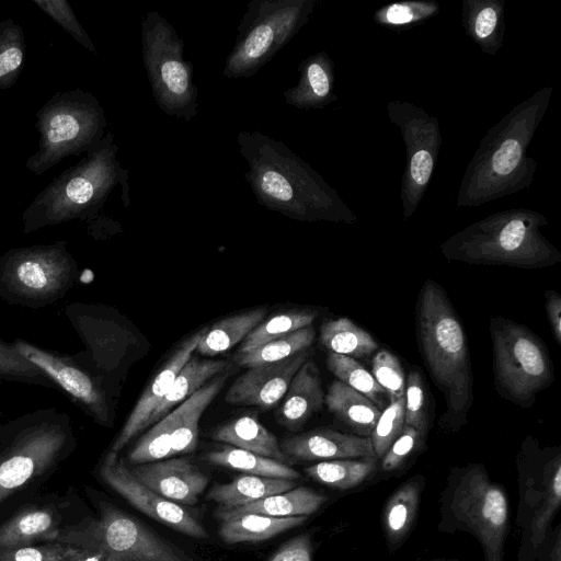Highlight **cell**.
Instances as JSON below:
<instances>
[{"label": "cell", "mask_w": 561, "mask_h": 561, "mask_svg": "<svg viewBox=\"0 0 561 561\" xmlns=\"http://www.w3.org/2000/svg\"><path fill=\"white\" fill-rule=\"evenodd\" d=\"M415 327L425 366L445 398L440 427L457 432L467 424L473 403L470 354L460 319L445 290L433 279H426L420 291Z\"/></svg>", "instance_id": "6da1fadb"}, {"label": "cell", "mask_w": 561, "mask_h": 561, "mask_svg": "<svg viewBox=\"0 0 561 561\" xmlns=\"http://www.w3.org/2000/svg\"><path fill=\"white\" fill-rule=\"evenodd\" d=\"M117 152L114 134L106 131L79 162L58 174L24 209L23 232L94 219L118 184L124 205L128 206V171L122 167Z\"/></svg>", "instance_id": "7a4b0ae2"}, {"label": "cell", "mask_w": 561, "mask_h": 561, "mask_svg": "<svg viewBox=\"0 0 561 561\" xmlns=\"http://www.w3.org/2000/svg\"><path fill=\"white\" fill-rule=\"evenodd\" d=\"M438 513V531L468 533L480 543L484 561H504L511 528L510 499L483 463L450 469L439 496Z\"/></svg>", "instance_id": "3957f363"}, {"label": "cell", "mask_w": 561, "mask_h": 561, "mask_svg": "<svg viewBox=\"0 0 561 561\" xmlns=\"http://www.w3.org/2000/svg\"><path fill=\"white\" fill-rule=\"evenodd\" d=\"M237 142L248 163L244 179L259 205L297 220L316 216L319 184L298 156L259 130L239 131Z\"/></svg>", "instance_id": "277c9868"}, {"label": "cell", "mask_w": 561, "mask_h": 561, "mask_svg": "<svg viewBox=\"0 0 561 561\" xmlns=\"http://www.w3.org/2000/svg\"><path fill=\"white\" fill-rule=\"evenodd\" d=\"M71 417L56 408L25 413L0 425V503L41 478L76 446Z\"/></svg>", "instance_id": "5b68a950"}, {"label": "cell", "mask_w": 561, "mask_h": 561, "mask_svg": "<svg viewBox=\"0 0 561 561\" xmlns=\"http://www.w3.org/2000/svg\"><path fill=\"white\" fill-rule=\"evenodd\" d=\"M35 117L38 149L25 163L35 175H42L69 156L88 152L106 133L104 108L95 95L81 88L56 92Z\"/></svg>", "instance_id": "8992f818"}, {"label": "cell", "mask_w": 561, "mask_h": 561, "mask_svg": "<svg viewBox=\"0 0 561 561\" xmlns=\"http://www.w3.org/2000/svg\"><path fill=\"white\" fill-rule=\"evenodd\" d=\"M519 545L515 561H535L561 506V447L527 436L516 457Z\"/></svg>", "instance_id": "52a82bcc"}, {"label": "cell", "mask_w": 561, "mask_h": 561, "mask_svg": "<svg viewBox=\"0 0 561 561\" xmlns=\"http://www.w3.org/2000/svg\"><path fill=\"white\" fill-rule=\"evenodd\" d=\"M79 277L66 241L13 248L0 256V298L38 309L62 299Z\"/></svg>", "instance_id": "ba28073f"}, {"label": "cell", "mask_w": 561, "mask_h": 561, "mask_svg": "<svg viewBox=\"0 0 561 561\" xmlns=\"http://www.w3.org/2000/svg\"><path fill=\"white\" fill-rule=\"evenodd\" d=\"M142 64L153 99L171 117L191 122L198 114V89L193 65L184 58V42L158 11L141 19Z\"/></svg>", "instance_id": "9c48e42d"}, {"label": "cell", "mask_w": 561, "mask_h": 561, "mask_svg": "<svg viewBox=\"0 0 561 561\" xmlns=\"http://www.w3.org/2000/svg\"><path fill=\"white\" fill-rule=\"evenodd\" d=\"M310 10L308 0H251L237 26L222 76L227 79L255 76L297 34Z\"/></svg>", "instance_id": "30bf717a"}, {"label": "cell", "mask_w": 561, "mask_h": 561, "mask_svg": "<svg viewBox=\"0 0 561 561\" xmlns=\"http://www.w3.org/2000/svg\"><path fill=\"white\" fill-rule=\"evenodd\" d=\"M495 388L501 397L530 408L554 380L546 344L529 328L511 319H490Z\"/></svg>", "instance_id": "8fae6325"}, {"label": "cell", "mask_w": 561, "mask_h": 561, "mask_svg": "<svg viewBox=\"0 0 561 561\" xmlns=\"http://www.w3.org/2000/svg\"><path fill=\"white\" fill-rule=\"evenodd\" d=\"M54 541L96 550L102 561H192L144 524L108 503L98 518L59 529Z\"/></svg>", "instance_id": "7c38bea8"}, {"label": "cell", "mask_w": 561, "mask_h": 561, "mask_svg": "<svg viewBox=\"0 0 561 561\" xmlns=\"http://www.w3.org/2000/svg\"><path fill=\"white\" fill-rule=\"evenodd\" d=\"M12 344L95 422L110 423L112 408L106 388L81 368L70 355L49 352L22 339H15Z\"/></svg>", "instance_id": "4fadbf2b"}, {"label": "cell", "mask_w": 561, "mask_h": 561, "mask_svg": "<svg viewBox=\"0 0 561 561\" xmlns=\"http://www.w3.org/2000/svg\"><path fill=\"white\" fill-rule=\"evenodd\" d=\"M99 473L102 480L138 511L186 536L203 539L207 530L188 511L159 495L131 473L118 454L107 451Z\"/></svg>", "instance_id": "5bb4252c"}, {"label": "cell", "mask_w": 561, "mask_h": 561, "mask_svg": "<svg viewBox=\"0 0 561 561\" xmlns=\"http://www.w3.org/2000/svg\"><path fill=\"white\" fill-rule=\"evenodd\" d=\"M311 354L312 350L307 348L279 362L250 367L231 385L226 402L272 408L285 396L296 371Z\"/></svg>", "instance_id": "9a60e30c"}, {"label": "cell", "mask_w": 561, "mask_h": 561, "mask_svg": "<svg viewBox=\"0 0 561 561\" xmlns=\"http://www.w3.org/2000/svg\"><path fill=\"white\" fill-rule=\"evenodd\" d=\"M130 471L142 484L176 504H196L208 483L207 476L188 457L137 465Z\"/></svg>", "instance_id": "2e32d148"}, {"label": "cell", "mask_w": 561, "mask_h": 561, "mask_svg": "<svg viewBox=\"0 0 561 561\" xmlns=\"http://www.w3.org/2000/svg\"><path fill=\"white\" fill-rule=\"evenodd\" d=\"M205 330L206 329H203L186 339L165 362L163 367L144 390L124 426L113 442L110 451L118 454L137 434L148 426L153 411L170 390L182 367L193 356Z\"/></svg>", "instance_id": "e0dca14e"}, {"label": "cell", "mask_w": 561, "mask_h": 561, "mask_svg": "<svg viewBox=\"0 0 561 561\" xmlns=\"http://www.w3.org/2000/svg\"><path fill=\"white\" fill-rule=\"evenodd\" d=\"M280 448L289 458L305 461L376 458L370 437L331 428H316L290 436L282 442Z\"/></svg>", "instance_id": "ac0fdd59"}, {"label": "cell", "mask_w": 561, "mask_h": 561, "mask_svg": "<svg viewBox=\"0 0 561 561\" xmlns=\"http://www.w3.org/2000/svg\"><path fill=\"white\" fill-rule=\"evenodd\" d=\"M424 489L425 478L417 473L401 483L387 499L381 512V527L390 553H394L411 535Z\"/></svg>", "instance_id": "d6986e66"}, {"label": "cell", "mask_w": 561, "mask_h": 561, "mask_svg": "<svg viewBox=\"0 0 561 561\" xmlns=\"http://www.w3.org/2000/svg\"><path fill=\"white\" fill-rule=\"evenodd\" d=\"M285 394L279 410V422L289 431H297L324 402L320 373L311 358L296 371Z\"/></svg>", "instance_id": "ffe728a7"}, {"label": "cell", "mask_w": 561, "mask_h": 561, "mask_svg": "<svg viewBox=\"0 0 561 561\" xmlns=\"http://www.w3.org/2000/svg\"><path fill=\"white\" fill-rule=\"evenodd\" d=\"M328 496L307 486H296L289 491L274 494L237 507L218 506L215 516L227 519L244 514H259L272 517L309 516L316 513Z\"/></svg>", "instance_id": "44dd1931"}, {"label": "cell", "mask_w": 561, "mask_h": 561, "mask_svg": "<svg viewBox=\"0 0 561 561\" xmlns=\"http://www.w3.org/2000/svg\"><path fill=\"white\" fill-rule=\"evenodd\" d=\"M227 375H220L205 383L176 409V419L171 438V457L194 451L198 439L199 420L225 385Z\"/></svg>", "instance_id": "7402d4cb"}, {"label": "cell", "mask_w": 561, "mask_h": 561, "mask_svg": "<svg viewBox=\"0 0 561 561\" xmlns=\"http://www.w3.org/2000/svg\"><path fill=\"white\" fill-rule=\"evenodd\" d=\"M328 410L347 425L354 435L369 437L381 410L368 398L345 383L334 380L324 396Z\"/></svg>", "instance_id": "603a6c76"}, {"label": "cell", "mask_w": 561, "mask_h": 561, "mask_svg": "<svg viewBox=\"0 0 561 561\" xmlns=\"http://www.w3.org/2000/svg\"><path fill=\"white\" fill-rule=\"evenodd\" d=\"M211 437L284 463L290 459L282 450L276 436L251 415L240 416L218 426Z\"/></svg>", "instance_id": "cb8c5ba5"}, {"label": "cell", "mask_w": 561, "mask_h": 561, "mask_svg": "<svg viewBox=\"0 0 561 561\" xmlns=\"http://www.w3.org/2000/svg\"><path fill=\"white\" fill-rule=\"evenodd\" d=\"M58 519L53 510L28 506L0 526V549L51 542L58 534Z\"/></svg>", "instance_id": "d4e9b609"}, {"label": "cell", "mask_w": 561, "mask_h": 561, "mask_svg": "<svg viewBox=\"0 0 561 561\" xmlns=\"http://www.w3.org/2000/svg\"><path fill=\"white\" fill-rule=\"evenodd\" d=\"M294 488V480L243 474L229 483L213 486L207 499L222 507H237Z\"/></svg>", "instance_id": "484cf974"}, {"label": "cell", "mask_w": 561, "mask_h": 561, "mask_svg": "<svg viewBox=\"0 0 561 561\" xmlns=\"http://www.w3.org/2000/svg\"><path fill=\"white\" fill-rule=\"evenodd\" d=\"M307 519L308 516L272 517L244 514L221 520L219 536L222 541L229 545L256 542L298 527Z\"/></svg>", "instance_id": "4316f807"}, {"label": "cell", "mask_w": 561, "mask_h": 561, "mask_svg": "<svg viewBox=\"0 0 561 561\" xmlns=\"http://www.w3.org/2000/svg\"><path fill=\"white\" fill-rule=\"evenodd\" d=\"M228 367L229 363L226 360H199L192 356L182 367L170 390L153 411L148 426L161 420L178 404H181L201 389L211 377L225 373Z\"/></svg>", "instance_id": "83f0119b"}, {"label": "cell", "mask_w": 561, "mask_h": 561, "mask_svg": "<svg viewBox=\"0 0 561 561\" xmlns=\"http://www.w3.org/2000/svg\"><path fill=\"white\" fill-rule=\"evenodd\" d=\"M378 459H334L319 461L305 469L312 480L327 486L348 491L371 481L377 473Z\"/></svg>", "instance_id": "f1b7e54d"}, {"label": "cell", "mask_w": 561, "mask_h": 561, "mask_svg": "<svg viewBox=\"0 0 561 561\" xmlns=\"http://www.w3.org/2000/svg\"><path fill=\"white\" fill-rule=\"evenodd\" d=\"M264 309H254L225 318L206 328L196 351L204 356H216L227 352L244 340L265 317Z\"/></svg>", "instance_id": "f546056e"}, {"label": "cell", "mask_w": 561, "mask_h": 561, "mask_svg": "<svg viewBox=\"0 0 561 561\" xmlns=\"http://www.w3.org/2000/svg\"><path fill=\"white\" fill-rule=\"evenodd\" d=\"M205 459L213 465L252 476L288 480H295L300 477L299 472L287 463L232 446L211 450L205 455Z\"/></svg>", "instance_id": "4dcf8cb0"}, {"label": "cell", "mask_w": 561, "mask_h": 561, "mask_svg": "<svg viewBox=\"0 0 561 561\" xmlns=\"http://www.w3.org/2000/svg\"><path fill=\"white\" fill-rule=\"evenodd\" d=\"M320 342L331 353L363 358L378 348L374 337L347 318L325 321L320 329Z\"/></svg>", "instance_id": "1f68e13d"}, {"label": "cell", "mask_w": 561, "mask_h": 561, "mask_svg": "<svg viewBox=\"0 0 561 561\" xmlns=\"http://www.w3.org/2000/svg\"><path fill=\"white\" fill-rule=\"evenodd\" d=\"M314 328L310 324L264 343L252 351L236 353L233 360L238 365L248 368L279 362L310 348L314 340Z\"/></svg>", "instance_id": "d6a6232c"}, {"label": "cell", "mask_w": 561, "mask_h": 561, "mask_svg": "<svg viewBox=\"0 0 561 561\" xmlns=\"http://www.w3.org/2000/svg\"><path fill=\"white\" fill-rule=\"evenodd\" d=\"M327 367L339 381L364 394L381 411L390 403L386 391L371 373L355 358L330 353L327 357Z\"/></svg>", "instance_id": "836d02e7"}, {"label": "cell", "mask_w": 561, "mask_h": 561, "mask_svg": "<svg viewBox=\"0 0 561 561\" xmlns=\"http://www.w3.org/2000/svg\"><path fill=\"white\" fill-rule=\"evenodd\" d=\"M26 55L22 26L12 19L0 22V90L12 88L20 78Z\"/></svg>", "instance_id": "e575fe53"}, {"label": "cell", "mask_w": 561, "mask_h": 561, "mask_svg": "<svg viewBox=\"0 0 561 561\" xmlns=\"http://www.w3.org/2000/svg\"><path fill=\"white\" fill-rule=\"evenodd\" d=\"M300 78L297 85L284 91L288 105L306 108L325 99L330 92V79L321 60L306 59L298 68Z\"/></svg>", "instance_id": "d590c367"}, {"label": "cell", "mask_w": 561, "mask_h": 561, "mask_svg": "<svg viewBox=\"0 0 561 561\" xmlns=\"http://www.w3.org/2000/svg\"><path fill=\"white\" fill-rule=\"evenodd\" d=\"M318 313L312 310H291L276 314L256 325L244 339L237 353L252 351L274 339L312 324Z\"/></svg>", "instance_id": "8d00e7d4"}, {"label": "cell", "mask_w": 561, "mask_h": 561, "mask_svg": "<svg viewBox=\"0 0 561 561\" xmlns=\"http://www.w3.org/2000/svg\"><path fill=\"white\" fill-rule=\"evenodd\" d=\"M175 419L176 409H173L159 420L130 450L129 462L142 465L171 457V438Z\"/></svg>", "instance_id": "74e56055"}, {"label": "cell", "mask_w": 561, "mask_h": 561, "mask_svg": "<svg viewBox=\"0 0 561 561\" xmlns=\"http://www.w3.org/2000/svg\"><path fill=\"white\" fill-rule=\"evenodd\" d=\"M0 379L59 389L36 365L23 357L12 343L0 339Z\"/></svg>", "instance_id": "f35d334b"}, {"label": "cell", "mask_w": 561, "mask_h": 561, "mask_svg": "<svg viewBox=\"0 0 561 561\" xmlns=\"http://www.w3.org/2000/svg\"><path fill=\"white\" fill-rule=\"evenodd\" d=\"M425 438L414 427L404 424L400 435L378 460L376 476H390L403 470L412 456L421 450Z\"/></svg>", "instance_id": "ab89813d"}, {"label": "cell", "mask_w": 561, "mask_h": 561, "mask_svg": "<svg viewBox=\"0 0 561 561\" xmlns=\"http://www.w3.org/2000/svg\"><path fill=\"white\" fill-rule=\"evenodd\" d=\"M404 427V398L390 401L381 411L374 430L370 434V440L376 458L379 460L391 444L400 435Z\"/></svg>", "instance_id": "60d3db41"}, {"label": "cell", "mask_w": 561, "mask_h": 561, "mask_svg": "<svg viewBox=\"0 0 561 561\" xmlns=\"http://www.w3.org/2000/svg\"><path fill=\"white\" fill-rule=\"evenodd\" d=\"M371 375L386 391L389 401L404 398V371L397 356L387 350H380L373 358Z\"/></svg>", "instance_id": "b9f144b4"}, {"label": "cell", "mask_w": 561, "mask_h": 561, "mask_svg": "<svg viewBox=\"0 0 561 561\" xmlns=\"http://www.w3.org/2000/svg\"><path fill=\"white\" fill-rule=\"evenodd\" d=\"M48 18L66 31L78 44L93 55L98 50L83 26L78 21L72 7L66 0H32Z\"/></svg>", "instance_id": "7bdbcfd3"}, {"label": "cell", "mask_w": 561, "mask_h": 561, "mask_svg": "<svg viewBox=\"0 0 561 561\" xmlns=\"http://www.w3.org/2000/svg\"><path fill=\"white\" fill-rule=\"evenodd\" d=\"M424 382L421 374L411 370L405 380L404 424L414 427L424 437L428 433Z\"/></svg>", "instance_id": "ee69618b"}, {"label": "cell", "mask_w": 561, "mask_h": 561, "mask_svg": "<svg viewBox=\"0 0 561 561\" xmlns=\"http://www.w3.org/2000/svg\"><path fill=\"white\" fill-rule=\"evenodd\" d=\"M313 546L309 534H301L285 542L266 561H313Z\"/></svg>", "instance_id": "f6af8a7d"}, {"label": "cell", "mask_w": 561, "mask_h": 561, "mask_svg": "<svg viewBox=\"0 0 561 561\" xmlns=\"http://www.w3.org/2000/svg\"><path fill=\"white\" fill-rule=\"evenodd\" d=\"M519 144L514 139L504 141L500 149L493 154L492 164L500 174L511 173L517 165L520 158Z\"/></svg>", "instance_id": "bcb514c9"}, {"label": "cell", "mask_w": 561, "mask_h": 561, "mask_svg": "<svg viewBox=\"0 0 561 561\" xmlns=\"http://www.w3.org/2000/svg\"><path fill=\"white\" fill-rule=\"evenodd\" d=\"M535 561H561V523L548 531Z\"/></svg>", "instance_id": "7dc6e473"}, {"label": "cell", "mask_w": 561, "mask_h": 561, "mask_svg": "<svg viewBox=\"0 0 561 561\" xmlns=\"http://www.w3.org/2000/svg\"><path fill=\"white\" fill-rule=\"evenodd\" d=\"M546 311L551 328L552 335L557 343L561 345V297L556 290H547Z\"/></svg>", "instance_id": "c3c4849f"}, {"label": "cell", "mask_w": 561, "mask_h": 561, "mask_svg": "<svg viewBox=\"0 0 561 561\" xmlns=\"http://www.w3.org/2000/svg\"><path fill=\"white\" fill-rule=\"evenodd\" d=\"M433 160L426 150L414 153L411 160V175L417 184H425L432 173Z\"/></svg>", "instance_id": "681fc988"}, {"label": "cell", "mask_w": 561, "mask_h": 561, "mask_svg": "<svg viewBox=\"0 0 561 561\" xmlns=\"http://www.w3.org/2000/svg\"><path fill=\"white\" fill-rule=\"evenodd\" d=\"M496 24V13L492 8L483 9L476 22V33L480 37H485L490 35Z\"/></svg>", "instance_id": "f907efd6"}, {"label": "cell", "mask_w": 561, "mask_h": 561, "mask_svg": "<svg viewBox=\"0 0 561 561\" xmlns=\"http://www.w3.org/2000/svg\"><path fill=\"white\" fill-rule=\"evenodd\" d=\"M387 19L391 23L402 24L410 22L413 19V14L409 8L401 4H394L389 8Z\"/></svg>", "instance_id": "816d5d0a"}, {"label": "cell", "mask_w": 561, "mask_h": 561, "mask_svg": "<svg viewBox=\"0 0 561 561\" xmlns=\"http://www.w3.org/2000/svg\"><path fill=\"white\" fill-rule=\"evenodd\" d=\"M435 561H437V560H435Z\"/></svg>", "instance_id": "f5cc1de1"}]
</instances>
